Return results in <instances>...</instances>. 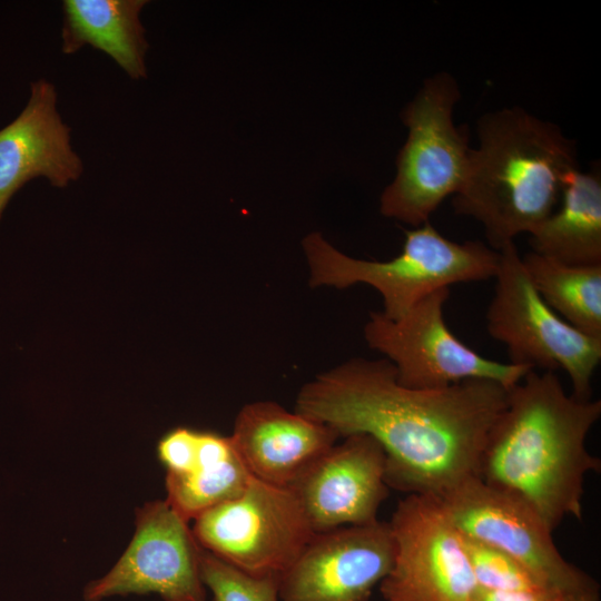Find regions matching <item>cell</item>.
Returning a JSON list of instances; mask_svg holds the SVG:
<instances>
[{
	"label": "cell",
	"instance_id": "7a4b0ae2",
	"mask_svg": "<svg viewBox=\"0 0 601 601\" xmlns=\"http://www.w3.org/2000/svg\"><path fill=\"white\" fill-rule=\"evenodd\" d=\"M600 416V400H578L554 372L531 370L508 390L477 477L522 500L551 531L568 516L581 520L584 477L601 469L585 445Z\"/></svg>",
	"mask_w": 601,
	"mask_h": 601
},
{
	"label": "cell",
	"instance_id": "44dd1931",
	"mask_svg": "<svg viewBox=\"0 0 601 601\" xmlns=\"http://www.w3.org/2000/svg\"><path fill=\"white\" fill-rule=\"evenodd\" d=\"M200 578L213 601H278V579L244 573L204 549Z\"/></svg>",
	"mask_w": 601,
	"mask_h": 601
},
{
	"label": "cell",
	"instance_id": "6da1fadb",
	"mask_svg": "<svg viewBox=\"0 0 601 601\" xmlns=\"http://www.w3.org/2000/svg\"><path fill=\"white\" fill-rule=\"evenodd\" d=\"M506 398L508 388L480 378L435 390L406 387L387 359L353 358L303 385L295 411L339 437H373L385 454L390 489L440 497L477 476Z\"/></svg>",
	"mask_w": 601,
	"mask_h": 601
},
{
	"label": "cell",
	"instance_id": "52a82bcc",
	"mask_svg": "<svg viewBox=\"0 0 601 601\" xmlns=\"http://www.w3.org/2000/svg\"><path fill=\"white\" fill-rule=\"evenodd\" d=\"M193 521L201 549L244 573L278 580L316 533L290 486L254 476L239 495Z\"/></svg>",
	"mask_w": 601,
	"mask_h": 601
},
{
	"label": "cell",
	"instance_id": "5b68a950",
	"mask_svg": "<svg viewBox=\"0 0 601 601\" xmlns=\"http://www.w3.org/2000/svg\"><path fill=\"white\" fill-rule=\"evenodd\" d=\"M461 99L459 83L449 72L425 79L402 114L406 141L397 155L396 175L381 196V213L417 227L461 189L470 160L467 130L453 112Z\"/></svg>",
	"mask_w": 601,
	"mask_h": 601
},
{
	"label": "cell",
	"instance_id": "7c38bea8",
	"mask_svg": "<svg viewBox=\"0 0 601 601\" xmlns=\"http://www.w3.org/2000/svg\"><path fill=\"white\" fill-rule=\"evenodd\" d=\"M394 553L388 522L315 533L279 578L278 601H370Z\"/></svg>",
	"mask_w": 601,
	"mask_h": 601
},
{
	"label": "cell",
	"instance_id": "7402d4cb",
	"mask_svg": "<svg viewBox=\"0 0 601 601\" xmlns=\"http://www.w3.org/2000/svg\"><path fill=\"white\" fill-rule=\"evenodd\" d=\"M197 434V430L177 426L159 440L157 455L166 474L181 475L191 469L196 460Z\"/></svg>",
	"mask_w": 601,
	"mask_h": 601
},
{
	"label": "cell",
	"instance_id": "cb8c5ba5",
	"mask_svg": "<svg viewBox=\"0 0 601 601\" xmlns=\"http://www.w3.org/2000/svg\"><path fill=\"white\" fill-rule=\"evenodd\" d=\"M599 585L580 593L565 597L562 601H599Z\"/></svg>",
	"mask_w": 601,
	"mask_h": 601
},
{
	"label": "cell",
	"instance_id": "5bb4252c",
	"mask_svg": "<svg viewBox=\"0 0 601 601\" xmlns=\"http://www.w3.org/2000/svg\"><path fill=\"white\" fill-rule=\"evenodd\" d=\"M30 90L24 109L0 129V219L11 197L32 178L46 177L62 188L83 171L70 145L71 128L57 110L55 86L40 79Z\"/></svg>",
	"mask_w": 601,
	"mask_h": 601
},
{
	"label": "cell",
	"instance_id": "603a6c76",
	"mask_svg": "<svg viewBox=\"0 0 601 601\" xmlns=\"http://www.w3.org/2000/svg\"><path fill=\"white\" fill-rule=\"evenodd\" d=\"M548 592L501 591L477 588L470 601H562Z\"/></svg>",
	"mask_w": 601,
	"mask_h": 601
},
{
	"label": "cell",
	"instance_id": "4fadbf2b",
	"mask_svg": "<svg viewBox=\"0 0 601 601\" xmlns=\"http://www.w3.org/2000/svg\"><path fill=\"white\" fill-rule=\"evenodd\" d=\"M385 454L365 434L345 436L290 485L316 533L374 522L390 487Z\"/></svg>",
	"mask_w": 601,
	"mask_h": 601
},
{
	"label": "cell",
	"instance_id": "9c48e42d",
	"mask_svg": "<svg viewBox=\"0 0 601 601\" xmlns=\"http://www.w3.org/2000/svg\"><path fill=\"white\" fill-rule=\"evenodd\" d=\"M437 499L461 534L506 553L548 592L564 599L598 587L562 556L553 531L519 497L473 476Z\"/></svg>",
	"mask_w": 601,
	"mask_h": 601
},
{
	"label": "cell",
	"instance_id": "3957f363",
	"mask_svg": "<svg viewBox=\"0 0 601 601\" xmlns=\"http://www.w3.org/2000/svg\"><path fill=\"white\" fill-rule=\"evenodd\" d=\"M476 132L452 205L481 223L489 246L499 252L555 209L566 175L579 168L577 148L559 126L520 107L485 114Z\"/></svg>",
	"mask_w": 601,
	"mask_h": 601
},
{
	"label": "cell",
	"instance_id": "ac0fdd59",
	"mask_svg": "<svg viewBox=\"0 0 601 601\" xmlns=\"http://www.w3.org/2000/svg\"><path fill=\"white\" fill-rule=\"evenodd\" d=\"M250 477L229 436L198 431L196 460L185 474H166L165 500L190 522L204 511L239 495Z\"/></svg>",
	"mask_w": 601,
	"mask_h": 601
},
{
	"label": "cell",
	"instance_id": "e0dca14e",
	"mask_svg": "<svg viewBox=\"0 0 601 601\" xmlns=\"http://www.w3.org/2000/svg\"><path fill=\"white\" fill-rule=\"evenodd\" d=\"M146 0H65L62 52L91 46L110 58L132 79L147 77L149 45L139 14Z\"/></svg>",
	"mask_w": 601,
	"mask_h": 601
},
{
	"label": "cell",
	"instance_id": "ba28073f",
	"mask_svg": "<svg viewBox=\"0 0 601 601\" xmlns=\"http://www.w3.org/2000/svg\"><path fill=\"white\" fill-rule=\"evenodd\" d=\"M450 288L436 290L400 318L381 312L364 326L368 346L382 353L406 387L435 390L466 380H489L511 388L531 370L525 365L489 359L460 341L444 318Z\"/></svg>",
	"mask_w": 601,
	"mask_h": 601
},
{
	"label": "cell",
	"instance_id": "30bf717a",
	"mask_svg": "<svg viewBox=\"0 0 601 601\" xmlns=\"http://www.w3.org/2000/svg\"><path fill=\"white\" fill-rule=\"evenodd\" d=\"M394 562L385 601H470L477 589L463 539L436 496L407 494L388 522Z\"/></svg>",
	"mask_w": 601,
	"mask_h": 601
},
{
	"label": "cell",
	"instance_id": "ffe728a7",
	"mask_svg": "<svg viewBox=\"0 0 601 601\" xmlns=\"http://www.w3.org/2000/svg\"><path fill=\"white\" fill-rule=\"evenodd\" d=\"M461 535L477 588L548 592L526 569L506 553L472 538Z\"/></svg>",
	"mask_w": 601,
	"mask_h": 601
},
{
	"label": "cell",
	"instance_id": "9a60e30c",
	"mask_svg": "<svg viewBox=\"0 0 601 601\" xmlns=\"http://www.w3.org/2000/svg\"><path fill=\"white\" fill-rule=\"evenodd\" d=\"M229 437L252 476L282 486H290L339 439L326 424L273 401L243 406Z\"/></svg>",
	"mask_w": 601,
	"mask_h": 601
},
{
	"label": "cell",
	"instance_id": "8992f818",
	"mask_svg": "<svg viewBox=\"0 0 601 601\" xmlns=\"http://www.w3.org/2000/svg\"><path fill=\"white\" fill-rule=\"evenodd\" d=\"M500 253L494 295L486 312L491 337L510 362L533 370H563L572 396L590 400L592 376L601 361V338L589 336L552 311L533 287L514 243Z\"/></svg>",
	"mask_w": 601,
	"mask_h": 601
},
{
	"label": "cell",
	"instance_id": "d6986e66",
	"mask_svg": "<svg viewBox=\"0 0 601 601\" xmlns=\"http://www.w3.org/2000/svg\"><path fill=\"white\" fill-rule=\"evenodd\" d=\"M521 257L544 303L580 332L601 338V265H569L534 252Z\"/></svg>",
	"mask_w": 601,
	"mask_h": 601
},
{
	"label": "cell",
	"instance_id": "2e32d148",
	"mask_svg": "<svg viewBox=\"0 0 601 601\" xmlns=\"http://www.w3.org/2000/svg\"><path fill=\"white\" fill-rule=\"evenodd\" d=\"M532 252L569 265H601V175L571 170L555 209L530 234Z\"/></svg>",
	"mask_w": 601,
	"mask_h": 601
},
{
	"label": "cell",
	"instance_id": "277c9868",
	"mask_svg": "<svg viewBox=\"0 0 601 601\" xmlns=\"http://www.w3.org/2000/svg\"><path fill=\"white\" fill-rule=\"evenodd\" d=\"M303 249L312 287L368 285L382 296L381 313L391 319L436 290L494 278L500 262V253L483 242L450 240L430 221L406 230L402 252L390 260L351 257L319 233L306 236Z\"/></svg>",
	"mask_w": 601,
	"mask_h": 601
},
{
	"label": "cell",
	"instance_id": "8fae6325",
	"mask_svg": "<svg viewBox=\"0 0 601 601\" xmlns=\"http://www.w3.org/2000/svg\"><path fill=\"white\" fill-rule=\"evenodd\" d=\"M200 554L189 522L166 500L148 502L137 510L128 548L107 574L86 585L83 599L157 593L164 601H206Z\"/></svg>",
	"mask_w": 601,
	"mask_h": 601
}]
</instances>
